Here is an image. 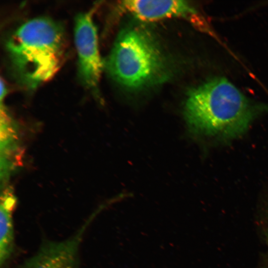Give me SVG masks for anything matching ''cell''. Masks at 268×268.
Returning a JSON list of instances; mask_svg holds the SVG:
<instances>
[{
	"mask_svg": "<svg viewBox=\"0 0 268 268\" xmlns=\"http://www.w3.org/2000/svg\"><path fill=\"white\" fill-rule=\"evenodd\" d=\"M266 108L248 98L226 78L217 77L189 92L184 116L193 134L226 141L244 134Z\"/></svg>",
	"mask_w": 268,
	"mask_h": 268,
	"instance_id": "obj_1",
	"label": "cell"
},
{
	"mask_svg": "<svg viewBox=\"0 0 268 268\" xmlns=\"http://www.w3.org/2000/svg\"><path fill=\"white\" fill-rule=\"evenodd\" d=\"M67 48L63 27L46 17L26 21L5 44L13 75L20 84L30 89L55 74L63 63Z\"/></svg>",
	"mask_w": 268,
	"mask_h": 268,
	"instance_id": "obj_2",
	"label": "cell"
},
{
	"mask_svg": "<svg viewBox=\"0 0 268 268\" xmlns=\"http://www.w3.org/2000/svg\"><path fill=\"white\" fill-rule=\"evenodd\" d=\"M106 67L117 82L131 89L159 83L169 73L168 62L158 45L147 32L138 28L120 32Z\"/></svg>",
	"mask_w": 268,
	"mask_h": 268,
	"instance_id": "obj_3",
	"label": "cell"
},
{
	"mask_svg": "<svg viewBox=\"0 0 268 268\" xmlns=\"http://www.w3.org/2000/svg\"><path fill=\"white\" fill-rule=\"evenodd\" d=\"M92 12L79 14L75 18L74 41L78 56L79 78L88 89L98 87L103 65L98 46L97 30Z\"/></svg>",
	"mask_w": 268,
	"mask_h": 268,
	"instance_id": "obj_4",
	"label": "cell"
},
{
	"mask_svg": "<svg viewBox=\"0 0 268 268\" xmlns=\"http://www.w3.org/2000/svg\"><path fill=\"white\" fill-rule=\"evenodd\" d=\"M99 211L86 220L69 238L60 241H45L35 254L18 268H79V250L86 230Z\"/></svg>",
	"mask_w": 268,
	"mask_h": 268,
	"instance_id": "obj_5",
	"label": "cell"
},
{
	"mask_svg": "<svg viewBox=\"0 0 268 268\" xmlns=\"http://www.w3.org/2000/svg\"><path fill=\"white\" fill-rule=\"evenodd\" d=\"M121 5L142 20L153 21L170 17H183L195 22L197 12L183 0H125Z\"/></svg>",
	"mask_w": 268,
	"mask_h": 268,
	"instance_id": "obj_6",
	"label": "cell"
},
{
	"mask_svg": "<svg viewBox=\"0 0 268 268\" xmlns=\"http://www.w3.org/2000/svg\"><path fill=\"white\" fill-rule=\"evenodd\" d=\"M16 199L11 189L3 188L0 205V266L4 268L10 259L14 249L13 212Z\"/></svg>",
	"mask_w": 268,
	"mask_h": 268,
	"instance_id": "obj_7",
	"label": "cell"
},
{
	"mask_svg": "<svg viewBox=\"0 0 268 268\" xmlns=\"http://www.w3.org/2000/svg\"><path fill=\"white\" fill-rule=\"evenodd\" d=\"M267 236H268V231H267Z\"/></svg>",
	"mask_w": 268,
	"mask_h": 268,
	"instance_id": "obj_8",
	"label": "cell"
}]
</instances>
